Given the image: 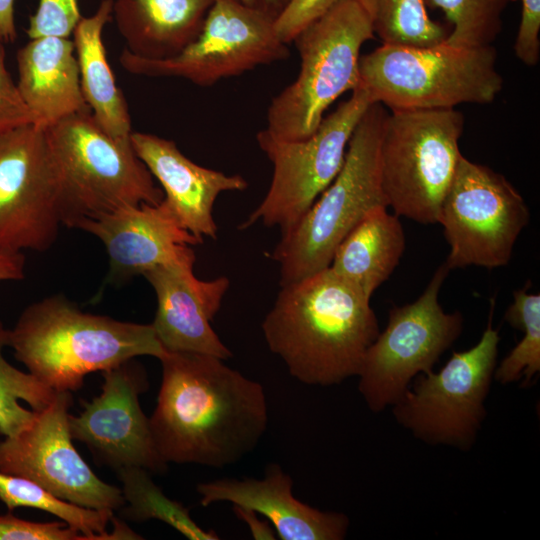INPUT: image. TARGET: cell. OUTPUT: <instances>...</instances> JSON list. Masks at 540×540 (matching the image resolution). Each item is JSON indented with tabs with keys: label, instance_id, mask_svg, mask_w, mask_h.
Returning a JSON list of instances; mask_svg holds the SVG:
<instances>
[{
	"label": "cell",
	"instance_id": "1",
	"mask_svg": "<svg viewBox=\"0 0 540 540\" xmlns=\"http://www.w3.org/2000/svg\"><path fill=\"white\" fill-rule=\"evenodd\" d=\"M159 360L162 381L149 423L167 464L222 468L256 448L268 425L259 382L212 355L165 351Z\"/></svg>",
	"mask_w": 540,
	"mask_h": 540
},
{
	"label": "cell",
	"instance_id": "2",
	"mask_svg": "<svg viewBox=\"0 0 540 540\" xmlns=\"http://www.w3.org/2000/svg\"><path fill=\"white\" fill-rule=\"evenodd\" d=\"M262 331L294 378L319 386L357 376L380 332L370 299L330 267L282 285Z\"/></svg>",
	"mask_w": 540,
	"mask_h": 540
},
{
	"label": "cell",
	"instance_id": "3",
	"mask_svg": "<svg viewBox=\"0 0 540 540\" xmlns=\"http://www.w3.org/2000/svg\"><path fill=\"white\" fill-rule=\"evenodd\" d=\"M8 346L29 373L57 392L77 391L89 373L165 353L152 324L83 312L61 294L27 306L9 330Z\"/></svg>",
	"mask_w": 540,
	"mask_h": 540
},
{
	"label": "cell",
	"instance_id": "4",
	"mask_svg": "<svg viewBox=\"0 0 540 540\" xmlns=\"http://www.w3.org/2000/svg\"><path fill=\"white\" fill-rule=\"evenodd\" d=\"M492 45L455 47L382 44L360 56L359 85L372 102L393 110L489 104L503 88Z\"/></svg>",
	"mask_w": 540,
	"mask_h": 540
},
{
	"label": "cell",
	"instance_id": "5",
	"mask_svg": "<svg viewBox=\"0 0 540 540\" xmlns=\"http://www.w3.org/2000/svg\"><path fill=\"white\" fill-rule=\"evenodd\" d=\"M386 114L378 102L369 106L350 138L335 179L298 224L281 235L271 253L279 265L280 286L328 268L335 249L353 227L372 209L387 206L380 172Z\"/></svg>",
	"mask_w": 540,
	"mask_h": 540
},
{
	"label": "cell",
	"instance_id": "6",
	"mask_svg": "<svg viewBox=\"0 0 540 540\" xmlns=\"http://www.w3.org/2000/svg\"><path fill=\"white\" fill-rule=\"evenodd\" d=\"M374 35L357 0L339 2L306 26L293 40L298 75L272 99L262 131L277 140L313 134L332 103L358 87L360 51Z\"/></svg>",
	"mask_w": 540,
	"mask_h": 540
},
{
	"label": "cell",
	"instance_id": "7",
	"mask_svg": "<svg viewBox=\"0 0 540 540\" xmlns=\"http://www.w3.org/2000/svg\"><path fill=\"white\" fill-rule=\"evenodd\" d=\"M45 132L63 181L65 226L76 228L120 208L163 200L131 141L109 136L91 111L59 120Z\"/></svg>",
	"mask_w": 540,
	"mask_h": 540
},
{
	"label": "cell",
	"instance_id": "8",
	"mask_svg": "<svg viewBox=\"0 0 540 540\" xmlns=\"http://www.w3.org/2000/svg\"><path fill=\"white\" fill-rule=\"evenodd\" d=\"M464 117L455 108L393 110L380 142V172L387 206L421 224L438 223L443 199L462 156Z\"/></svg>",
	"mask_w": 540,
	"mask_h": 540
},
{
	"label": "cell",
	"instance_id": "9",
	"mask_svg": "<svg viewBox=\"0 0 540 540\" xmlns=\"http://www.w3.org/2000/svg\"><path fill=\"white\" fill-rule=\"evenodd\" d=\"M494 301L486 329L476 345L453 352L438 371L417 375L392 406L399 425L429 445L472 448L486 417L485 400L496 368L498 330L492 326Z\"/></svg>",
	"mask_w": 540,
	"mask_h": 540
},
{
	"label": "cell",
	"instance_id": "10",
	"mask_svg": "<svg viewBox=\"0 0 540 540\" xmlns=\"http://www.w3.org/2000/svg\"><path fill=\"white\" fill-rule=\"evenodd\" d=\"M372 103L365 90L356 88L313 134L300 140H277L259 131L257 143L273 165L272 179L239 229L261 223L278 227L282 235L294 228L341 170L350 138Z\"/></svg>",
	"mask_w": 540,
	"mask_h": 540
},
{
	"label": "cell",
	"instance_id": "11",
	"mask_svg": "<svg viewBox=\"0 0 540 540\" xmlns=\"http://www.w3.org/2000/svg\"><path fill=\"white\" fill-rule=\"evenodd\" d=\"M450 270L442 264L421 296L389 311L388 324L368 347L358 373V390L377 413L393 406L413 379L432 371L463 329L459 311L445 312L439 291Z\"/></svg>",
	"mask_w": 540,
	"mask_h": 540
},
{
	"label": "cell",
	"instance_id": "12",
	"mask_svg": "<svg viewBox=\"0 0 540 540\" xmlns=\"http://www.w3.org/2000/svg\"><path fill=\"white\" fill-rule=\"evenodd\" d=\"M529 216L523 197L502 174L462 155L438 216L450 246L446 267L505 266Z\"/></svg>",
	"mask_w": 540,
	"mask_h": 540
},
{
	"label": "cell",
	"instance_id": "13",
	"mask_svg": "<svg viewBox=\"0 0 540 540\" xmlns=\"http://www.w3.org/2000/svg\"><path fill=\"white\" fill-rule=\"evenodd\" d=\"M275 20L236 0H212L198 36L179 54L149 60L124 48L119 62L134 75L174 77L198 86H211L288 56L287 44L279 38Z\"/></svg>",
	"mask_w": 540,
	"mask_h": 540
},
{
	"label": "cell",
	"instance_id": "14",
	"mask_svg": "<svg viewBox=\"0 0 540 540\" xmlns=\"http://www.w3.org/2000/svg\"><path fill=\"white\" fill-rule=\"evenodd\" d=\"M62 177L45 128L0 132V248L43 252L65 219Z\"/></svg>",
	"mask_w": 540,
	"mask_h": 540
},
{
	"label": "cell",
	"instance_id": "15",
	"mask_svg": "<svg viewBox=\"0 0 540 540\" xmlns=\"http://www.w3.org/2000/svg\"><path fill=\"white\" fill-rule=\"evenodd\" d=\"M72 394L57 392L16 434L0 441V471L27 478L75 505L115 512L124 504L121 489L102 481L73 445L69 429Z\"/></svg>",
	"mask_w": 540,
	"mask_h": 540
},
{
	"label": "cell",
	"instance_id": "16",
	"mask_svg": "<svg viewBox=\"0 0 540 540\" xmlns=\"http://www.w3.org/2000/svg\"><path fill=\"white\" fill-rule=\"evenodd\" d=\"M99 396L84 404L68 422L73 440L84 443L101 465L116 471L141 467L152 474L167 471L159 455L139 395L149 386L144 368L134 359L102 372Z\"/></svg>",
	"mask_w": 540,
	"mask_h": 540
},
{
	"label": "cell",
	"instance_id": "17",
	"mask_svg": "<svg viewBox=\"0 0 540 540\" xmlns=\"http://www.w3.org/2000/svg\"><path fill=\"white\" fill-rule=\"evenodd\" d=\"M97 237L109 259V280L123 282L166 265L194 266L198 238L182 228L161 201L120 208L81 221L77 227Z\"/></svg>",
	"mask_w": 540,
	"mask_h": 540
},
{
	"label": "cell",
	"instance_id": "18",
	"mask_svg": "<svg viewBox=\"0 0 540 540\" xmlns=\"http://www.w3.org/2000/svg\"><path fill=\"white\" fill-rule=\"evenodd\" d=\"M154 290L157 308L152 324L165 349L232 357L211 326L230 287L226 276L197 278L191 265L159 266L143 274Z\"/></svg>",
	"mask_w": 540,
	"mask_h": 540
},
{
	"label": "cell",
	"instance_id": "19",
	"mask_svg": "<svg viewBox=\"0 0 540 540\" xmlns=\"http://www.w3.org/2000/svg\"><path fill=\"white\" fill-rule=\"evenodd\" d=\"M134 151L160 183L163 203L179 225L203 242L216 239L218 227L213 216L221 193L244 191L247 180L240 174H226L200 166L187 158L172 140L132 132Z\"/></svg>",
	"mask_w": 540,
	"mask_h": 540
},
{
	"label": "cell",
	"instance_id": "20",
	"mask_svg": "<svg viewBox=\"0 0 540 540\" xmlns=\"http://www.w3.org/2000/svg\"><path fill=\"white\" fill-rule=\"evenodd\" d=\"M293 480L278 464H269L264 478H222L197 485L200 503L207 507L230 502L263 515L281 540H342L349 518L321 511L296 499Z\"/></svg>",
	"mask_w": 540,
	"mask_h": 540
},
{
	"label": "cell",
	"instance_id": "21",
	"mask_svg": "<svg viewBox=\"0 0 540 540\" xmlns=\"http://www.w3.org/2000/svg\"><path fill=\"white\" fill-rule=\"evenodd\" d=\"M21 96L35 125L46 128L70 115L91 111L80 86L74 44L69 38L30 39L16 55Z\"/></svg>",
	"mask_w": 540,
	"mask_h": 540
},
{
	"label": "cell",
	"instance_id": "22",
	"mask_svg": "<svg viewBox=\"0 0 540 540\" xmlns=\"http://www.w3.org/2000/svg\"><path fill=\"white\" fill-rule=\"evenodd\" d=\"M212 0H113L112 19L132 55L176 56L198 36Z\"/></svg>",
	"mask_w": 540,
	"mask_h": 540
},
{
	"label": "cell",
	"instance_id": "23",
	"mask_svg": "<svg viewBox=\"0 0 540 540\" xmlns=\"http://www.w3.org/2000/svg\"><path fill=\"white\" fill-rule=\"evenodd\" d=\"M113 0H102L94 14L82 17L73 30L81 91L100 127L118 141H130L131 118L126 99L116 84L102 39L112 20Z\"/></svg>",
	"mask_w": 540,
	"mask_h": 540
},
{
	"label": "cell",
	"instance_id": "24",
	"mask_svg": "<svg viewBox=\"0 0 540 540\" xmlns=\"http://www.w3.org/2000/svg\"><path fill=\"white\" fill-rule=\"evenodd\" d=\"M399 216L379 206L369 211L343 238L333 254L330 268L371 298L400 262L405 235Z\"/></svg>",
	"mask_w": 540,
	"mask_h": 540
},
{
	"label": "cell",
	"instance_id": "25",
	"mask_svg": "<svg viewBox=\"0 0 540 540\" xmlns=\"http://www.w3.org/2000/svg\"><path fill=\"white\" fill-rule=\"evenodd\" d=\"M0 501L11 512L17 507L48 512L81 532L87 540L143 539L123 521L115 518L113 512L81 507L64 501L27 478L1 471Z\"/></svg>",
	"mask_w": 540,
	"mask_h": 540
},
{
	"label": "cell",
	"instance_id": "26",
	"mask_svg": "<svg viewBox=\"0 0 540 540\" xmlns=\"http://www.w3.org/2000/svg\"><path fill=\"white\" fill-rule=\"evenodd\" d=\"M125 501L120 509L124 518L144 522L159 520L191 540H218L213 530H204L191 518L189 510L180 502L168 498L151 478V472L141 467L117 470Z\"/></svg>",
	"mask_w": 540,
	"mask_h": 540
},
{
	"label": "cell",
	"instance_id": "27",
	"mask_svg": "<svg viewBox=\"0 0 540 540\" xmlns=\"http://www.w3.org/2000/svg\"><path fill=\"white\" fill-rule=\"evenodd\" d=\"M382 44L432 46L445 41L444 27L428 15L425 0H357Z\"/></svg>",
	"mask_w": 540,
	"mask_h": 540
},
{
	"label": "cell",
	"instance_id": "28",
	"mask_svg": "<svg viewBox=\"0 0 540 540\" xmlns=\"http://www.w3.org/2000/svg\"><path fill=\"white\" fill-rule=\"evenodd\" d=\"M8 342L9 329L0 320V434L4 437L24 428L32 420L34 411L46 408L57 394L31 373L7 362L3 349Z\"/></svg>",
	"mask_w": 540,
	"mask_h": 540
},
{
	"label": "cell",
	"instance_id": "29",
	"mask_svg": "<svg viewBox=\"0 0 540 540\" xmlns=\"http://www.w3.org/2000/svg\"><path fill=\"white\" fill-rule=\"evenodd\" d=\"M528 288L526 285L513 293L504 315L505 321L524 335L495 368L493 378L503 385L522 378L528 385L540 372V295L529 293Z\"/></svg>",
	"mask_w": 540,
	"mask_h": 540
},
{
	"label": "cell",
	"instance_id": "30",
	"mask_svg": "<svg viewBox=\"0 0 540 540\" xmlns=\"http://www.w3.org/2000/svg\"><path fill=\"white\" fill-rule=\"evenodd\" d=\"M511 0H429L452 25L445 42L455 47L492 45L502 29V15Z\"/></svg>",
	"mask_w": 540,
	"mask_h": 540
},
{
	"label": "cell",
	"instance_id": "31",
	"mask_svg": "<svg viewBox=\"0 0 540 540\" xmlns=\"http://www.w3.org/2000/svg\"><path fill=\"white\" fill-rule=\"evenodd\" d=\"M77 0H39L26 33L30 39L46 36L69 38L81 19Z\"/></svg>",
	"mask_w": 540,
	"mask_h": 540
},
{
	"label": "cell",
	"instance_id": "32",
	"mask_svg": "<svg viewBox=\"0 0 540 540\" xmlns=\"http://www.w3.org/2000/svg\"><path fill=\"white\" fill-rule=\"evenodd\" d=\"M0 540H87L64 521L32 522L15 517L11 511L0 515Z\"/></svg>",
	"mask_w": 540,
	"mask_h": 540
},
{
	"label": "cell",
	"instance_id": "33",
	"mask_svg": "<svg viewBox=\"0 0 540 540\" xmlns=\"http://www.w3.org/2000/svg\"><path fill=\"white\" fill-rule=\"evenodd\" d=\"M5 56V42L0 37V132L35 124L17 83H14L7 70Z\"/></svg>",
	"mask_w": 540,
	"mask_h": 540
},
{
	"label": "cell",
	"instance_id": "34",
	"mask_svg": "<svg viewBox=\"0 0 540 540\" xmlns=\"http://www.w3.org/2000/svg\"><path fill=\"white\" fill-rule=\"evenodd\" d=\"M343 0H290L275 20L279 38L286 44L310 23Z\"/></svg>",
	"mask_w": 540,
	"mask_h": 540
},
{
	"label": "cell",
	"instance_id": "35",
	"mask_svg": "<svg viewBox=\"0 0 540 540\" xmlns=\"http://www.w3.org/2000/svg\"><path fill=\"white\" fill-rule=\"evenodd\" d=\"M517 58L527 66L540 59V0H521V17L514 44Z\"/></svg>",
	"mask_w": 540,
	"mask_h": 540
},
{
	"label": "cell",
	"instance_id": "36",
	"mask_svg": "<svg viewBox=\"0 0 540 540\" xmlns=\"http://www.w3.org/2000/svg\"><path fill=\"white\" fill-rule=\"evenodd\" d=\"M25 276L23 252L0 248V281H19Z\"/></svg>",
	"mask_w": 540,
	"mask_h": 540
},
{
	"label": "cell",
	"instance_id": "37",
	"mask_svg": "<svg viewBox=\"0 0 540 540\" xmlns=\"http://www.w3.org/2000/svg\"><path fill=\"white\" fill-rule=\"evenodd\" d=\"M234 514L242 521H244L251 535L256 540H274L276 534L272 525L267 520H261L257 513L237 505H233Z\"/></svg>",
	"mask_w": 540,
	"mask_h": 540
},
{
	"label": "cell",
	"instance_id": "38",
	"mask_svg": "<svg viewBox=\"0 0 540 540\" xmlns=\"http://www.w3.org/2000/svg\"><path fill=\"white\" fill-rule=\"evenodd\" d=\"M14 2L15 0H0V37L5 43L15 41L17 37Z\"/></svg>",
	"mask_w": 540,
	"mask_h": 540
},
{
	"label": "cell",
	"instance_id": "39",
	"mask_svg": "<svg viewBox=\"0 0 540 540\" xmlns=\"http://www.w3.org/2000/svg\"><path fill=\"white\" fill-rule=\"evenodd\" d=\"M242 5L277 18L290 0H236Z\"/></svg>",
	"mask_w": 540,
	"mask_h": 540
}]
</instances>
